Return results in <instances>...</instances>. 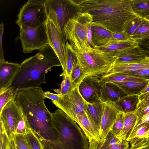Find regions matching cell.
Returning a JSON list of instances; mask_svg holds the SVG:
<instances>
[{
	"instance_id": "obj_19",
	"label": "cell",
	"mask_w": 149,
	"mask_h": 149,
	"mask_svg": "<svg viewBox=\"0 0 149 149\" xmlns=\"http://www.w3.org/2000/svg\"><path fill=\"white\" fill-rule=\"evenodd\" d=\"M138 46L137 41L132 38L125 41L112 40L105 44L98 47L103 52L117 57L122 51Z\"/></svg>"
},
{
	"instance_id": "obj_8",
	"label": "cell",
	"mask_w": 149,
	"mask_h": 149,
	"mask_svg": "<svg viewBox=\"0 0 149 149\" xmlns=\"http://www.w3.org/2000/svg\"><path fill=\"white\" fill-rule=\"evenodd\" d=\"M47 0H28L20 9L16 21L18 26L33 28L46 23L48 20Z\"/></svg>"
},
{
	"instance_id": "obj_54",
	"label": "cell",
	"mask_w": 149,
	"mask_h": 149,
	"mask_svg": "<svg viewBox=\"0 0 149 149\" xmlns=\"http://www.w3.org/2000/svg\"><path fill=\"white\" fill-rule=\"evenodd\" d=\"M144 137H145L147 139L149 137V129L148 132H147V133H146Z\"/></svg>"
},
{
	"instance_id": "obj_16",
	"label": "cell",
	"mask_w": 149,
	"mask_h": 149,
	"mask_svg": "<svg viewBox=\"0 0 149 149\" xmlns=\"http://www.w3.org/2000/svg\"><path fill=\"white\" fill-rule=\"evenodd\" d=\"M20 67V64L0 62V93L11 86Z\"/></svg>"
},
{
	"instance_id": "obj_3",
	"label": "cell",
	"mask_w": 149,
	"mask_h": 149,
	"mask_svg": "<svg viewBox=\"0 0 149 149\" xmlns=\"http://www.w3.org/2000/svg\"><path fill=\"white\" fill-rule=\"evenodd\" d=\"M11 86L16 91L22 88L40 86L46 83V74L53 67L61 66L52 47L50 45L39 50L35 55L24 60Z\"/></svg>"
},
{
	"instance_id": "obj_24",
	"label": "cell",
	"mask_w": 149,
	"mask_h": 149,
	"mask_svg": "<svg viewBox=\"0 0 149 149\" xmlns=\"http://www.w3.org/2000/svg\"><path fill=\"white\" fill-rule=\"evenodd\" d=\"M136 111L124 113V124L122 134L119 138L122 140L128 141L137 121Z\"/></svg>"
},
{
	"instance_id": "obj_10",
	"label": "cell",
	"mask_w": 149,
	"mask_h": 149,
	"mask_svg": "<svg viewBox=\"0 0 149 149\" xmlns=\"http://www.w3.org/2000/svg\"><path fill=\"white\" fill-rule=\"evenodd\" d=\"M60 95L59 100L52 101V102L74 120L80 112L82 111L87 112V102L80 94L78 87L65 94Z\"/></svg>"
},
{
	"instance_id": "obj_23",
	"label": "cell",
	"mask_w": 149,
	"mask_h": 149,
	"mask_svg": "<svg viewBox=\"0 0 149 149\" xmlns=\"http://www.w3.org/2000/svg\"><path fill=\"white\" fill-rule=\"evenodd\" d=\"M139 102L138 95H127L115 103L119 111L124 113L134 112L137 109Z\"/></svg>"
},
{
	"instance_id": "obj_56",
	"label": "cell",
	"mask_w": 149,
	"mask_h": 149,
	"mask_svg": "<svg viewBox=\"0 0 149 149\" xmlns=\"http://www.w3.org/2000/svg\"><path fill=\"white\" fill-rule=\"evenodd\" d=\"M98 149H104L102 147H101V146H100Z\"/></svg>"
},
{
	"instance_id": "obj_34",
	"label": "cell",
	"mask_w": 149,
	"mask_h": 149,
	"mask_svg": "<svg viewBox=\"0 0 149 149\" xmlns=\"http://www.w3.org/2000/svg\"><path fill=\"white\" fill-rule=\"evenodd\" d=\"M70 76H65L63 77L60 88L54 89L55 92L58 94L63 95L71 91L76 87L71 80Z\"/></svg>"
},
{
	"instance_id": "obj_31",
	"label": "cell",
	"mask_w": 149,
	"mask_h": 149,
	"mask_svg": "<svg viewBox=\"0 0 149 149\" xmlns=\"http://www.w3.org/2000/svg\"><path fill=\"white\" fill-rule=\"evenodd\" d=\"M17 93L15 87L12 86L0 93V112L9 102L15 98Z\"/></svg>"
},
{
	"instance_id": "obj_42",
	"label": "cell",
	"mask_w": 149,
	"mask_h": 149,
	"mask_svg": "<svg viewBox=\"0 0 149 149\" xmlns=\"http://www.w3.org/2000/svg\"><path fill=\"white\" fill-rule=\"evenodd\" d=\"M139 102L137 109L149 105V91L138 95Z\"/></svg>"
},
{
	"instance_id": "obj_53",
	"label": "cell",
	"mask_w": 149,
	"mask_h": 149,
	"mask_svg": "<svg viewBox=\"0 0 149 149\" xmlns=\"http://www.w3.org/2000/svg\"><path fill=\"white\" fill-rule=\"evenodd\" d=\"M11 149H17V147L14 141H11Z\"/></svg>"
},
{
	"instance_id": "obj_52",
	"label": "cell",
	"mask_w": 149,
	"mask_h": 149,
	"mask_svg": "<svg viewBox=\"0 0 149 149\" xmlns=\"http://www.w3.org/2000/svg\"><path fill=\"white\" fill-rule=\"evenodd\" d=\"M141 138L146 146L149 149V137L148 139L145 137Z\"/></svg>"
},
{
	"instance_id": "obj_27",
	"label": "cell",
	"mask_w": 149,
	"mask_h": 149,
	"mask_svg": "<svg viewBox=\"0 0 149 149\" xmlns=\"http://www.w3.org/2000/svg\"><path fill=\"white\" fill-rule=\"evenodd\" d=\"M65 62V70L60 75V77H63L65 76H70L73 68L78 61L77 58L72 51L70 43L68 41L66 42Z\"/></svg>"
},
{
	"instance_id": "obj_22",
	"label": "cell",
	"mask_w": 149,
	"mask_h": 149,
	"mask_svg": "<svg viewBox=\"0 0 149 149\" xmlns=\"http://www.w3.org/2000/svg\"><path fill=\"white\" fill-rule=\"evenodd\" d=\"M148 57L138 46L127 49L120 52L117 56V60L131 62L141 60Z\"/></svg>"
},
{
	"instance_id": "obj_26",
	"label": "cell",
	"mask_w": 149,
	"mask_h": 149,
	"mask_svg": "<svg viewBox=\"0 0 149 149\" xmlns=\"http://www.w3.org/2000/svg\"><path fill=\"white\" fill-rule=\"evenodd\" d=\"M100 79L102 83H115L129 81H141L147 80L121 73L104 74L101 77Z\"/></svg>"
},
{
	"instance_id": "obj_48",
	"label": "cell",
	"mask_w": 149,
	"mask_h": 149,
	"mask_svg": "<svg viewBox=\"0 0 149 149\" xmlns=\"http://www.w3.org/2000/svg\"><path fill=\"white\" fill-rule=\"evenodd\" d=\"M44 95L45 98L51 100L52 101H57L58 100L60 97V94H56L50 92L49 91L44 92Z\"/></svg>"
},
{
	"instance_id": "obj_50",
	"label": "cell",
	"mask_w": 149,
	"mask_h": 149,
	"mask_svg": "<svg viewBox=\"0 0 149 149\" xmlns=\"http://www.w3.org/2000/svg\"><path fill=\"white\" fill-rule=\"evenodd\" d=\"M91 24L89 28L87 34V38L89 45L91 47H95V46L93 43L92 40V32L91 29Z\"/></svg>"
},
{
	"instance_id": "obj_47",
	"label": "cell",
	"mask_w": 149,
	"mask_h": 149,
	"mask_svg": "<svg viewBox=\"0 0 149 149\" xmlns=\"http://www.w3.org/2000/svg\"><path fill=\"white\" fill-rule=\"evenodd\" d=\"M113 36L118 40L125 41L130 38L129 36L126 31L118 33H112Z\"/></svg>"
},
{
	"instance_id": "obj_4",
	"label": "cell",
	"mask_w": 149,
	"mask_h": 149,
	"mask_svg": "<svg viewBox=\"0 0 149 149\" xmlns=\"http://www.w3.org/2000/svg\"><path fill=\"white\" fill-rule=\"evenodd\" d=\"M57 139L43 143L45 149H90L88 140L76 123L64 112L58 109L51 113Z\"/></svg>"
},
{
	"instance_id": "obj_51",
	"label": "cell",
	"mask_w": 149,
	"mask_h": 149,
	"mask_svg": "<svg viewBox=\"0 0 149 149\" xmlns=\"http://www.w3.org/2000/svg\"><path fill=\"white\" fill-rule=\"evenodd\" d=\"M149 91V82L141 91L140 94L145 93Z\"/></svg>"
},
{
	"instance_id": "obj_43",
	"label": "cell",
	"mask_w": 149,
	"mask_h": 149,
	"mask_svg": "<svg viewBox=\"0 0 149 149\" xmlns=\"http://www.w3.org/2000/svg\"><path fill=\"white\" fill-rule=\"evenodd\" d=\"M149 129V123L146 124L141 127L137 130L135 135L132 139L134 138L144 137Z\"/></svg>"
},
{
	"instance_id": "obj_18",
	"label": "cell",
	"mask_w": 149,
	"mask_h": 149,
	"mask_svg": "<svg viewBox=\"0 0 149 149\" xmlns=\"http://www.w3.org/2000/svg\"><path fill=\"white\" fill-rule=\"evenodd\" d=\"M127 95L114 83L102 82L100 97L102 102L115 103Z\"/></svg>"
},
{
	"instance_id": "obj_21",
	"label": "cell",
	"mask_w": 149,
	"mask_h": 149,
	"mask_svg": "<svg viewBox=\"0 0 149 149\" xmlns=\"http://www.w3.org/2000/svg\"><path fill=\"white\" fill-rule=\"evenodd\" d=\"M149 82V80L129 81L114 83L127 95L140 94L141 91Z\"/></svg>"
},
{
	"instance_id": "obj_5",
	"label": "cell",
	"mask_w": 149,
	"mask_h": 149,
	"mask_svg": "<svg viewBox=\"0 0 149 149\" xmlns=\"http://www.w3.org/2000/svg\"><path fill=\"white\" fill-rule=\"evenodd\" d=\"M69 43L72 51L88 76L101 77L106 74L117 58L103 52L97 46L85 51Z\"/></svg>"
},
{
	"instance_id": "obj_11",
	"label": "cell",
	"mask_w": 149,
	"mask_h": 149,
	"mask_svg": "<svg viewBox=\"0 0 149 149\" xmlns=\"http://www.w3.org/2000/svg\"><path fill=\"white\" fill-rule=\"evenodd\" d=\"M14 99L9 102L0 112V122L4 127L11 141H14L15 132L22 112Z\"/></svg>"
},
{
	"instance_id": "obj_12",
	"label": "cell",
	"mask_w": 149,
	"mask_h": 149,
	"mask_svg": "<svg viewBox=\"0 0 149 149\" xmlns=\"http://www.w3.org/2000/svg\"><path fill=\"white\" fill-rule=\"evenodd\" d=\"M74 121L82 129L88 140L90 149H98L102 145L99 139V128L88 112L85 111L80 112Z\"/></svg>"
},
{
	"instance_id": "obj_30",
	"label": "cell",
	"mask_w": 149,
	"mask_h": 149,
	"mask_svg": "<svg viewBox=\"0 0 149 149\" xmlns=\"http://www.w3.org/2000/svg\"><path fill=\"white\" fill-rule=\"evenodd\" d=\"M87 75L78 61L74 65L70 75L71 80L74 85L78 87Z\"/></svg>"
},
{
	"instance_id": "obj_6",
	"label": "cell",
	"mask_w": 149,
	"mask_h": 149,
	"mask_svg": "<svg viewBox=\"0 0 149 149\" xmlns=\"http://www.w3.org/2000/svg\"><path fill=\"white\" fill-rule=\"evenodd\" d=\"M92 16L87 13H78L70 19L63 29V37L66 42L71 41L74 45L83 50L92 47L89 45L87 34L89 27L93 22Z\"/></svg>"
},
{
	"instance_id": "obj_13",
	"label": "cell",
	"mask_w": 149,
	"mask_h": 149,
	"mask_svg": "<svg viewBox=\"0 0 149 149\" xmlns=\"http://www.w3.org/2000/svg\"><path fill=\"white\" fill-rule=\"evenodd\" d=\"M101 77L88 76L81 82L78 88L82 97L86 102L93 103L100 101Z\"/></svg>"
},
{
	"instance_id": "obj_14",
	"label": "cell",
	"mask_w": 149,
	"mask_h": 149,
	"mask_svg": "<svg viewBox=\"0 0 149 149\" xmlns=\"http://www.w3.org/2000/svg\"><path fill=\"white\" fill-rule=\"evenodd\" d=\"M47 33L50 45L52 47L61 64L63 71L65 68L66 42L52 20L47 24Z\"/></svg>"
},
{
	"instance_id": "obj_44",
	"label": "cell",
	"mask_w": 149,
	"mask_h": 149,
	"mask_svg": "<svg viewBox=\"0 0 149 149\" xmlns=\"http://www.w3.org/2000/svg\"><path fill=\"white\" fill-rule=\"evenodd\" d=\"M141 21V17L134 19L132 22L130 27L125 31L129 35L130 37L136 29L140 23Z\"/></svg>"
},
{
	"instance_id": "obj_40",
	"label": "cell",
	"mask_w": 149,
	"mask_h": 149,
	"mask_svg": "<svg viewBox=\"0 0 149 149\" xmlns=\"http://www.w3.org/2000/svg\"><path fill=\"white\" fill-rule=\"evenodd\" d=\"M123 73L149 80V68Z\"/></svg>"
},
{
	"instance_id": "obj_15",
	"label": "cell",
	"mask_w": 149,
	"mask_h": 149,
	"mask_svg": "<svg viewBox=\"0 0 149 149\" xmlns=\"http://www.w3.org/2000/svg\"><path fill=\"white\" fill-rule=\"evenodd\" d=\"M104 109L99 129V139L102 144L114 123L119 111L115 103L104 102Z\"/></svg>"
},
{
	"instance_id": "obj_33",
	"label": "cell",
	"mask_w": 149,
	"mask_h": 149,
	"mask_svg": "<svg viewBox=\"0 0 149 149\" xmlns=\"http://www.w3.org/2000/svg\"><path fill=\"white\" fill-rule=\"evenodd\" d=\"M124 113L119 111L110 132L118 138L121 135L124 124Z\"/></svg>"
},
{
	"instance_id": "obj_28",
	"label": "cell",
	"mask_w": 149,
	"mask_h": 149,
	"mask_svg": "<svg viewBox=\"0 0 149 149\" xmlns=\"http://www.w3.org/2000/svg\"><path fill=\"white\" fill-rule=\"evenodd\" d=\"M141 17L140 23L130 38L136 41L149 36V19Z\"/></svg>"
},
{
	"instance_id": "obj_1",
	"label": "cell",
	"mask_w": 149,
	"mask_h": 149,
	"mask_svg": "<svg viewBox=\"0 0 149 149\" xmlns=\"http://www.w3.org/2000/svg\"><path fill=\"white\" fill-rule=\"evenodd\" d=\"M80 11L91 15L93 23L112 33L125 31L140 16L133 11L130 0H75Z\"/></svg>"
},
{
	"instance_id": "obj_36",
	"label": "cell",
	"mask_w": 149,
	"mask_h": 149,
	"mask_svg": "<svg viewBox=\"0 0 149 149\" xmlns=\"http://www.w3.org/2000/svg\"><path fill=\"white\" fill-rule=\"evenodd\" d=\"M30 128L26 118L22 113V118L16 129L15 135H25Z\"/></svg>"
},
{
	"instance_id": "obj_29",
	"label": "cell",
	"mask_w": 149,
	"mask_h": 149,
	"mask_svg": "<svg viewBox=\"0 0 149 149\" xmlns=\"http://www.w3.org/2000/svg\"><path fill=\"white\" fill-rule=\"evenodd\" d=\"M134 12L140 17L149 16V0H130Z\"/></svg>"
},
{
	"instance_id": "obj_45",
	"label": "cell",
	"mask_w": 149,
	"mask_h": 149,
	"mask_svg": "<svg viewBox=\"0 0 149 149\" xmlns=\"http://www.w3.org/2000/svg\"><path fill=\"white\" fill-rule=\"evenodd\" d=\"M4 24L1 23L0 25V62L6 61L4 57L3 50L2 46V39L4 33Z\"/></svg>"
},
{
	"instance_id": "obj_57",
	"label": "cell",
	"mask_w": 149,
	"mask_h": 149,
	"mask_svg": "<svg viewBox=\"0 0 149 149\" xmlns=\"http://www.w3.org/2000/svg\"><path fill=\"white\" fill-rule=\"evenodd\" d=\"M17 149H19L18 148V147H17Z\"/></svg>"
},
{
	"instance_id": "obj_41",
	"label": "cell",
	"mask_w": 149,
	"mask_h": 149,
	"mask_svg": "<svg viewBox=\"0 0 149 149\" xmlns=\"http://www.w3.org/2000/svg\"><path fill=\"white\" fill-rule=\"evenodd\" d=\"M136 41L139 47L149 57V36Z\"/></svg>"
},
{
	"instance_id": "obj_46",
	"label": "cell",
	"mask_w": 149,
	"mask_h": 149,
	"mask_svg": "<svg viewBox=\"0 0 149 149\" xmlns=\"http://www.w3.org/2000/svg\"><path fill=\"white\" fill-rule=\"evenodd\" d=\"M136 111L137 116V121L142 118L149 115V105L138 109Z\"/></svg>"
},
{
	"instance_id": "obj_39",
	"label": "cell",
	"mask_w": 149,
	"mask_h": 149,
	"mask_svg": "<svg viewBox=\"0 0 149 149\" xmlns=\"http://www.w3.org/2000/svg\"><path fill=\"white\" fill-rule=\"evenodd\" d=\"M149 123V115L146 116L137 121L129 138L128 141L132 139L135 135L137 130L141 127Z\"/></svg>"
},
{
	"instance_id": "obj_49",
	"label": "cell",
	"mask_w": 149,
	"mask_h": 149,
	"mask_svg": "<svg viewBox=\"0 0 149 149\" xmlns=\"http://www.w3.org/2000/svg\"><path fill=\"white\" fill-rule=\"evenodd\" d=\"M129 146L128 142L126 140H122V142L117 146L108 149H129Z\"/></svg>"
},
{
	"instance_id": "obj_9",
	"label": "cell",
	"mask_w": 149,
	"mask_h": 149,
	"mask_svg": "<svg viewBox=\"0 0 149 149\" xmlns=\"http://www.w3.org/2000/svg\"><path fill=\"white\" fill-rule=\"evenodd\" d=\"M47 24V22L33 28L24 26L19 27V38L24 53H29L33 50H39L48 45H50Z\"/></svg>"
},
{
	"instance_id": "obj_25",
	"label": "cell",
	"mask_w": 149,
	"mask_h": 149,
	"mask_svg": "<svg viewBox=\"0 0 149 149\" xmlns=\"http://www.w3.org/2000/svg\"><path fill=\"white\" fill-rule=\"evenodd\" d=\"M87 112L100 129L104 111V102L100 101L93 103L87 102Z\"/></svg>"
},
{
	"instance_id": "obj_35",
	"label": "cell",
	"mask_w": 149,
	"mask_h": 149,
	"mask_svg": "<svg viewBox=\"0 0 149 149\" xmlns=\"http://www.w3.org/2000/svg\"><path fill=\"white\" fill-rule=\"evenodd\" d=\"M0 149H11V141L3 124L0 123Z\"/></svg>"
},
{
	"instance_id": "obj_17",
	"label": "cell",
	"mask_w": 149,
	"mask_h": 149,
	"mask_svg": "<svg viewBox=\"0 0 149 149\" xmlns=\"http://www.w3.org/2000/svg\"><path fill=\"white\" fill-rule=\"evenodd\" d=\"M147 68H149V57L141 60L131 62H123L116 60L108 72L104 74L125 73Z\"/></svg>"
},
{
	"instance_id": "obj_55",
	"label": "cell",
	"mask_w": 149,
	"mask_h": 149,
	"mask_svg": "<svg viewBox=\"0 0 149 149\" xmlns=\"http://www.w3.org/2000/svg\"><path fill=\"white\" fill-rule=\"evenodd\" d=\"M145 17V18H148V19H149V16H145V17Z\"/></svg>"
},
{
	"instance_id": "obj_37",
	"label": "cell",
	"mask_w": 149,
	"mask_h": 149,
	"mask_svg": "<svg viewBox=\"0 0 149 149\" xmlns=\"http://www.w3.org/2000/svg\"><path fill=\"white\" fill-rule=\"evenodd\" d=\"M122 141V140L110 132L102 145L104 148L108 149L115 147L120 144Z\"/></svg>"
},
{
	"instance_id": "obj_2",
	"label": "cell",
	"mask_w": 149,
	"mask_h": 149,
	"mask_svg": "<svg viewBox=\"0 0 149 149\" xmlns=\"http://www.w3.org/2000/svg\"><path fill=\"white\" fill-rule=\"evenodd\" d=\"M15 100L28 123L43 143L58 138L51 113L45 103L44 92L40 87L19 89Z\"/></svg>"
},
{
	"instance_id": "obj_38",
	"label": "cell",
	"mask_w": 149,
	"mask_h": 149,
	"mask_svg": "<svg viewBox=\"0 0 149 149\" xmlns=\"http://www.w3.org/2000/svg\"><path fill=\"white\" fill-rule=\"evenodd\" d=\"M14 141L19 149H31L25 135H15Z\"/></svg>"
},
{
	"instance_id": "obj_20",
	"label": "cell",
	"mask_w": 149,
	"mask_h": 149,
	"mask_svg": "<svg viewBox=\"0 0 149 149\" xmlns=\"http://www.w3.org/2000/svg\"><path fill=\"white\" fill-rule=\"evenodd\" d=\"M91 29L92 41L95 46L98 47L110 41L118 40L113 36L112 33L93 22Z\"/></svg>"
},
{
	"instance_id": "obj_7",
	"label": "cell",
	"mask_w": 149,
	"mask_h": 149,
	"mask_svg": "<svg viewBox=\"0 0 149 149\" xmlns=\"http://www.w3.org/2000/svg\"><path fill=\"white\" fill-rule=\"evenodd\" d=\"M45 6L48 19L52 20L64 40L65 26L70 19L81 12L78 5L73 0H47Z\"/></svg>"
},
{
	"instance_id": "obj_32",
	"label": "cell",
	"mask_w": 149,
	"mask_h": 149,
	"mask_svg": "<svg viewBox=\"0 0 149 149\" xmlns=\"http://www.w3.org/2000/svg\"><path fill=\"white\" fill-rule=\"evenodd\" d=\"M25 135L31 149H45L43 143L31 128Z\"/></svg>"
}]
</instances>
